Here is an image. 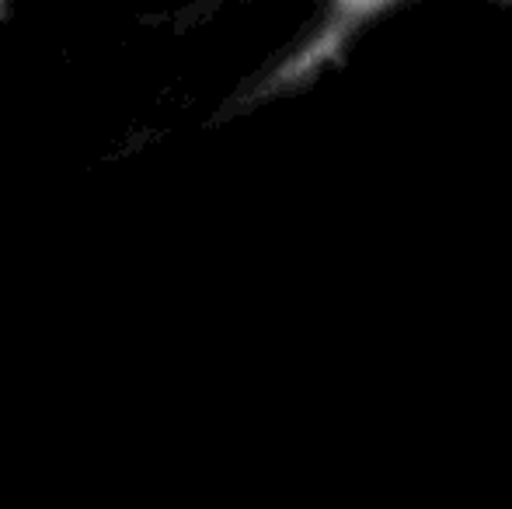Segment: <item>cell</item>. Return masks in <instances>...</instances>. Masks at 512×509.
I'll list each match as a JSON object with an SVG mask.
<instances>
[]
</instances>
